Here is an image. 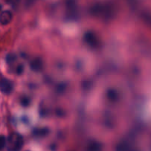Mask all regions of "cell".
<instances>
[{
  "mask_svg": "<svg viewBox=\"0 0 151 151\" xmlns=\"http://www.w3.org/2000/svg\"><path fill=\"white\" fill-rule=\"evenodd\" d=\"M23 145V138L19 134L13 133L8 137V139H7V150H19L22 149Z\"/></svg>",
  "mask_w": 151,
  "mask_h": 151,
  "instance_id": "1",
  "label": "cell"
},
{
  "mask_svg": "<svg viewBox=\"0 0 151 151\" xmlns=\"http://www.w3.org/2000/svg\"><path fill=\"white\" fill-rule=\"evenodd\" d=\"M0 90L4 94H10L13 90V83L10 80L3 78L0 81Z\"/></svg>",
  "mask_w": 151,
  "mask_h": 151,
  "instance_id": "2",
  "label": "cell"
},
{
  "mask_svg": "<svg viewBox=\"0 0 151 151\" xmlns=\"http://www.w3.org/2000/svg\"><path fill=\"white\" fill-rule=\"evenodd\" d=\"M13 19V15L11 12L8 10L3 11L0 15V23L2 25H7L10 23Z\"/></svg>",
  "mask_w": 151,
  "mask_h": 151,
  "instance_id": "3",
  "label": "cell"
},
{
  "mask_svg": "<svg viewBox=\"0 0 151 151\" xmlns=\"http://www.w3.org/2000/svg\"><path fill=\"white\" fill-rule=\"evenodd\" d=\"M85 40L90 46L96 47L98 45V39L92 32H87L85 35Z\"/></svg>",
  "mask_w": 151,
  "mask_h": 151,
  "instance_id": "4",
  "label": "cell"
},
{
  "mask_svg": "<svg viewBox=\"0 0 151 151\" xmlns=\"http://www.w3.org/2000/svg\"><path fill=\"white\" fill-rule=\"evenodd\" d=\"M30 68L33 71H35V72H38V71H40L43 67V62L41 60V58H35L32 59L30 62Z\"/></svg>",
  "mask_w": 151,
  "mask_h": 151,
  "instance_id": "5",
  "label": "cell"
},
{
  "mask_svg": "<svg viewBox=\"0 0 151 151\" xmlns=\"http://www.w3.org/2000/svg\"><path fill=\"white\" fill-rule=\"evenodd\" d=\"M101 148L102 145L97 142H91L88 146V150H101Z\"/></svg>",
  "mask_w": 151,
  "mask_h": 151,
  "instance_id": "6",
  "label": "cell"
},
{
  "mask_svg": "<svg viewBox=\"0 0 151 151\" xmlns=\"http://www.w3.org/2000/svg\"><path fill=\"white\" fill-rule=\"evenodd\" d=\"M107 96L111 100H116L117 99V93L114 90H109L107 93Z\"/></svg>",
  "mask_w": 151,
  "mask_h": 151,
  "instance_id": "7",
  "label": "cell"
},
{
  "mask_svg": "<svg viewBox=\"0 0 151 151\" xmlns=\"http://www.w3.org/2000/svg\"><path fill=\"white\" fill-rule=\"evenodd\" d=\"M16 55L13 54H9L7 55V57H6V61L7 63H12L13 62H14L16 60Z\"/></svg>",
  "mask_w": 151,
  "mask_h": 151,
  "instance_id": "8",
  "label": "cell"
},
{
  "mask_svg": "<svg viewBox=\"0 0 151 151\" xmlns=\"http://www.w3.org/2000/svg\"><path fill=\"white\" fill-rule=\"evenodd\" d=\"M6 145V139L4 136H0V150H2Z\"/></svg>",
  "mask_w": 151,
  "mask_h": 151,
  "instance_id": "9",
  "label": "cell"
},
{
  "mask_svg": "<svg viewBox=\"0 0 151 151\" xmlns=\"http://www.w3.org/2000/svg\"><path fill=\"white\" fill-rule=\"evenodd\" d=\"M6 1H7L9 4L13 6V7H16V6L19 4V0H6Z\"/></svg>",
  "mask_w": 151,
  "mask_h": 151,
  "instance_id": "10",
  "label": "cell"
},
{
  "mask_svg": "<svg viewBox=\"0 0 151 151\" xmlns=\"http://www.w3.org/2000/svg\"><path fill=\"white\" fill-rule=\"evenodd\" d=\"M24 72V66L22 65H19L16 68V73L18 75H21V74L23 73Z\"/></svg>",
  "mask_w": 151,
  "mask_h": 151,
  "instance_id": "11",
  "label": "cell"
},
{
  "mask_svg": "<svg viewBox=\"0 0 151 151\" xmlns=\"http://www.w3.org/2000/svg\"><path fill=\"white\" fill-rule=\"evenodd\" d=\"M29 104V100L27 98H23L22 100V105L24 106H27Z\"/></svg>",
  "mask_w": 151,
  "mask_h": 151,
  "instance_id": "12",
  "label": "cell"
},
{
  "mask_svg": "<svg viewBox=\"0 0 151 151\" xmlns=\"http://www.w3.org/2000/svg\"><path fill=\"white\" fill-rule=\"evenodd\" d=\"M1 10V5L0 4V10Z\"/></svg>",
  "mask_w": 151,
  "mask_h": 151,
  "instance_id": "13",
  "label": "cell"
}]
</instances>
